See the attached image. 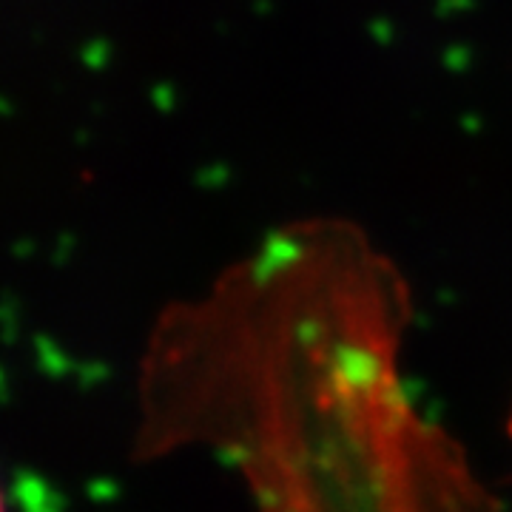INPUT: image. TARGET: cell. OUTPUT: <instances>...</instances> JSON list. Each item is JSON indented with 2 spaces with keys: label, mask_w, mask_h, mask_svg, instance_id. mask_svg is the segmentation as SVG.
Segmentation results:
<instances>
[{
  "label": "cell",
  "mask_w": 512,
  "mask_h": 512,
  "mask_svg": "<svg viewBox=\"0 0 512 512\" xmlns=\"http://www.w3.org/2000/svg\"><path fill=\"white\" fill-rule=\"evenodd\" d=\"M510 436H512V416H510Z\"/></svg>",
  "instance_id": "1"
}]
</instances>
